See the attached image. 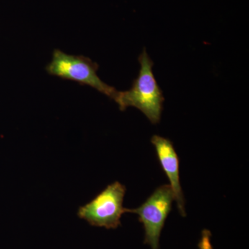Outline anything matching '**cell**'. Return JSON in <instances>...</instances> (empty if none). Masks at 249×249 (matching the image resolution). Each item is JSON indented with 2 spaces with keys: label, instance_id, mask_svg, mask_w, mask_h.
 Returning <instances> with one entry per match:
<instances>
[{
  "label": "cell",
  "instance_id": "cell-1",
  "mask_svg": "<svg viewBox=\"0 0 249 249\" xmlns=\"http://www.w3.org/2000/svg\"><path fill=\"white\" fill-rule=\"evenodd\" d=\"M140 70L138 77L134 80L132 88L124 91H119L115 102L121 111L128 107L137 108L152 124L160 122L163 111L164 96L159 86L152 68L154 62L145 49L139 57Z\"/></svg>",
  "mask_w": 249,
  "mask_h": 249
},
{
  "label": "cell",
  "instance_id": "cell-2",
  "mask_svg": "<svg viewBox=\"0 0 249 249\" xmlns=\"http://www.w3.org/2000/svg\"><path fill=\"white\" fill-rule=\"evenodd\" d=\"M98 68L97 62L92 61L88 57L71 55L60 49H55L52 61L45 69L52 76L72 80L81 85H88L114 101L119 91L99 78L97 74Z\"/></svg>",
  "mask_w": 249,
  "mask_h": 249
},
{
  "label": "cell",
  "instance_id": "cell-3",
  "mask_svg": "<svg viewBox=\"0 0 249 249\" xmlns=\"http://www.w3.org/2000/svg\"><path fill=\"white\" fill-rule=\"evenodd\" d=\"M126 188L116 181L106 187L94 199L79 208L78 216L85 219L90 225L116 229L121 225L122 214L127 213L124 207Z\"/></svg>",
  "mask_w": 249,
  "mask_h": 249
},
{
  "label": "cell",
  "instance_id": "cell-4",
  "mask_svg": "<svg viewBox=\"0 0 249 249\" xmlns=\"http://www.w3.org/2000/svg\"><path fill=\"white\" fill-rule=\"evenodd\" d=\"M174 196L170 185H162L154 191L142 206L134 209H127V213L139 215V222L145 229L144 243L152 249L160 248V232L164 227L173 206Z\"/></svg>",
  "mask_w": 249,
  "mask_h": 249
},
{
  "label": "cell",
  "instance_id": "cell-5",
  "mask_svg": "<svg viewBox=\"0 0 249 249\" xmlns=\"http://www.w3.org/2000/svg\"><path fill=\"white\" fill-rule=\"evenodd\" d=\"M151 142L155 147L160 166L169 180L174 199L176 201L179 213L182 217H186L184 196L180 183L179 159L173 142L169 139L159 135H154Z\"/></svg>",
  "mask_w": 249,
  "mask_h": 249
},
{
  "label": "cell",
  "instance_id": "cell-6",
  "mask_svg": "<svg viewBox=\"0 0 249 249\" xmlns=\"http://www.w3.org/2000/svg\"><path fill=\"white\" fill-rule=\"evenodd\" d=\"M211 233L207 229L203 231L201 233L200 242L199 243V249H213L211 245Z\"/></svg>",
  "mask_w": 249,
  "mask_h": 249
}]
</instances>
